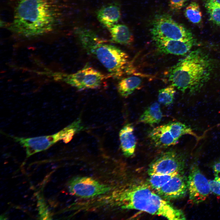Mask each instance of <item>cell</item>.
<instances>
[{
  "instance_id": "12",
  "label": "cell",
  "mask_w": 220,
  "mask_h": 220,
  "mask_svg": "<svg viewBox=\"0 0 220 220\" xmlns=\"http://www.w3.org/2000/svg\"><path fill=\"white\" fill-rule=\"evenodd\" d=\"M156 191L158 195L167 200L182 198L188 191L187 180L183 172L179 173Z\"/></svg>"
},
{
  "instance_id": "9",
  "label": "cell",
  "mask_w": 220,
  "mask_h": 220,
  "mask_svg": "<svg viewBox=\"0 0 220 220\" xmlns=\"http://www.w3.org/2000/svg\"><path fill=\"white\" fill-rule=\"evenodd\" d=\"M184 165L183 154L170 150L161 153L152 162L148 174L151 175L183 172Z\"/></svg>"
},
{
  "instance_id": "4",
  "label": "cell",
  "mask_w": 220,
  "mask_h": 220,
  "mask_svg": "<svg viewBox=\"0 0 220 220\" xmlns=\"http://www.w3.org/2000/svg\"><path fill=\"white\" fill-rule=\"evenodd\" d=\"M75 32L81 47L102 64L111 78L118 79L125 72L129 58L126 53L107 43L90 30L79 28Z\"/></svg>"
},
{
  "instance_id": "3",
  "label": "cell",
  "mask_w": 220,
  "mask_h": 220,
  "mask_svg": "<svg viewBox=\"0 0 220 220\" xmlns=\"http://www.w3.org/2000/svg\"><path fill=\"white\" fill-rule=\"evenodd\" d=\"M147 183L131 184L122 189L118 200L121 208L146 212L170 220H185L183 212L155 193Z\"/></svg>"
},
{
  "instance_id": "14",
  "label": "cell",
  "mask_w": 220,
  "mask_h": 220,
  "mask_svg": "<svg viewBox=\"0 0 220 220\" xmlns=\"http://www.w3.org/2000/svg\"><path fill=\"white\" fill-rule=\"evenodd\" d=\"M96 16L101 24L108 29L120 18V5L117 2H113L104 6L97 10Z\"/></svg>"
},
{
  "instance_id": "23",
  "label": "cell",
  "mask_w": 220,
  "mask_h": 220,
  "mask_svg": "<svg viewBox=\"0 0 220 220\" xmlns=\"http://www.w3.org/2000/svg\"><path fill=\"white\" fill-rule=\"evenodd\" d=\"M188 0H170L169 6L172 11H177L182 9Z\"/></svg>"
},
{
  "instance_id": "21",
  "label": "cell",
  "mask_w": 220,
  "mask_h": 220,
  "mask_svg": "<svg viewBox=\"0 0 220 220\" xmlns=\"http://www.w3.org/2000/svg\"><path fill=\"white\" fill-rule=\"evenodd\" d=\"M178 173L149 175L147 183L153 190L156 191L162 187Z\"/></svg>"
},
{
  "instance_id": "26",
  "label": "cell",
  "mask_w": 220,
  "mask_h": 220,
  "mask_svg": "<svg viewBox=\"0 0 220 220\" xmlns=\"http://www.w3.org/2000/svg\"><path fill=\"white\" fill-rule=\"evenodd\" d=\"M215 1L217 2L220 4V0H215Z\"/></svg>"
},
{
  "instance_id": "22",
  "label": "cell",
  "mask_w": 220,
  "mask_h": 220,
  "mask_svg": "<svg viewBox=\"0 0 220 220\" xmlns=\"http://www.w3.org/2000/svg\"><path fill=\"white\" fill-rule=\"evenodd\" d=\"M175 87L172 85L160 90L158 92V102L165 106L171 105L173 102L176 92Z\"/></svg>"
},
{
  "instance_id": "11",
  "label": "cell",
  "mask_w": 220,
  "mask_h": 220,
  "mask_svg": "<svg viewBox=\"0 0 220 220\" xmlns=\"http://www.w3.org/2000/svg\"><path fill=\"white\" fill-rule=\"evenodd\" d=\"M187 185L189 200L193 204H197L204 201L211 191L209 182L196 164L191 167Z\"/></svg>"
},
{
  "instance_id": "16",
  "label": "cell",
  "mask_w": 220,
  "mask_h": 220,
  "mask_svg": "<svg viewBox=\"0 0 220 220\" xmlns=\"http://www.w3.org/2000/svg\"><path fill=\"white\" fill-rule=\"evenodd\" d=\"M111 35V42L124 45L131 44L134 38L129 28L126 25L115 24L108 29Z\"/></svg>"
},
{
  "instance_id": "17",
  "label": "cell",
  "mask_w": 220,
  "mask_h": 220,
  "mask_svg": "<svg viewBox=\"0 0 220 220\" xmlns=\"http://www.w3.org/2000/svg\"><path fill=\"white\" fill-rule=\"evenodd\" d=\"M142 82L141 78L136 76L122 79L117 85L118 92L122 97L127 98L139 87Z\"/></svg>"
},
{
  "instance_id": "1",
  "label": "cell",
  "mask_w": 220,
  "mask_h": 220,
  "mask_svg": "<svg viewBox=\"0 0 220 220\" xmlns=\"http://www.w3.org/2000/svg\"><path fill=\"white\" fill-rule=\"evenodd\" d=\"M213 59L201 49L194 50L169 70V81L183 93L193 94L210 80L215 68Z\"/></svg>"
},
{
  "instance_id": "8",
  "label": "cell",
  "mask_w": 220,
  "mask_h": 220,
  "mask_svg": "<svg viewBox=\"0 0 220 220\" xmlns=\"http://www.w3.org/2000/svg\"><path fill=\"white\" fill-rule=\"evenodd\" d=\"M57 75L58 79L79 91L97 88L104 80L111 78L109 74H103L88 64L75 73L70 74L60 73Z\"/></svg>"
},
{
  "instance_id": "19",
  "label": "cell",
  "mask_w": 220,
  "mask_h": 220,
  "mask_svg": "<svg viewBox=\"0 0 220 220\" xmlns=\"http://www.w3.org/2000/svg\"><path fill=\"white\" fill-rule=\"evenodd\" d=\"M184 15L193 24H198L202 21V13L199 5L195 2H191L187 6L184 11Z\"/></svg>"
},
{
  "instance_id": "2",
  "label": "cell",
  "mask_w": 220,
  "mask_h": 220,
  "mask_svg": "<svg viewBox=\"0 0 220 220\" xmlns=\"http://www.w3.org/2000/svg\"><path fill=\"white\" fill-rule=\"evenodd\" d=\"M52 0H17L13 30L25 36L43 34L55 26L58 10Z\"/></svg>"
},
{
  "instance_id": "18",
  "label": "cell",
  "mask_w": 220,
  "mask_h": 220,
  "mask_svg": "<svg viewBox=\"0 0 220 220\" xmlns=\"http://www.w3.org/2000/svg\"><path fill=\"white\" fill-rule=\"evenodd\" d=\"M163 115L160 104L154 102L148 107L140 116L138 122L152 125L159 123Z\"/></svg>"
},
{
  "instance_id": "7",
  "label": "cell",
  "mask_w": 220,
  "mask_h": 220,
  "mask_svg": "<svg viewBox=\"0 0 220 220\" xmlns=\"http://www.w3.org/2000/svg\"><path fill=\"white\" fill-rule=\"evenodd\" d=\"M193 134L192 129L186 125L173 122L152 129L148 132V136L155 146L164 148L176 144L183 135Z\"/></svg>"
},
{
  "instance_id": "24",
  "label": "cell",
  "mask_w": 220,
  "mask_h": 220,
  "mask_svg": "<svg viewBox=\"0 0 220 220\" xmlns=\"http://www.w3.org/2000/svg\"><path fill=\"white\" fill-rule=\"evenodd\" d=\"M208 182L211 191L216 195H220V177H215L214 180Z\"/></svg>"
},
{
  "instance_id": "15",
  "label": "cell",
  "mask_w": 220,
  "mask_h": 220,
  "mask_svg": "<svg viewBox=\"0 0 220 220\" xmlns=\"http://www.w3.org/2000/svg\"><path fill=\"white\" fill-rule=\"evenodd\" d=\"M132 125L127 123L120 130L119 136L120 146L123 155L130 157L134 153L137 145V139L134 134Z\"/></svg>"
},
{
  "instance_id": "6",
  "label": "cell",
  "mask_w": 220,
  "mask_h": 220,
  "mask_svg": "<svg viewBox=\"0 0 220 220\" xmlns=\"http://www.w3.org/2000/svg\"><path fill=\"white\" fill-rule=\"evenodd\" d=\"M152 24L150 32L152 38L185 41L194 38L190 30L184 25L175 21L169 14L157 15Z\"/></svg>"
},
{
  "instance_id": "13",
  "label": "cell",
  "mask_w": 220,
  "mask_h": 220,
  "mask_svg": "<svg viewBox=\"0 0 220 220\" xmlns=\"http://www.w3.org/2000/svg\"><path fill=\"white\" fill-rule=\"evenodd\" d=\"M152 39L159 53L181 56L187 54L195 42L194 38L186 41L158 38Z\"/></svg>"
},
{
  "instance_id": "20",
  "label": "cell",
  "mask_w": 220,
  "mask_h": 220,
  "mask_svg": "<svg viewBox=\"0 0 220 220\" xmlns=\"http://www.w3.org/2000/svg\"><path fill=\"white\" fill-rule=\"evenodd\" d=\"M205 6L210 20L214 24L220 26V4L215 0H206Z\"/></svg>"
},
{
  "instance_id": "25",
  "label": "cell",
  "mask_w": 220,
  "mask_h": 220,
  "mask_svg": "<svg viewBox=\"0 0 220 220\" xmlns=\"http://www.w3.org/2000/svg\"><path fill=\"white\" fill-rule=\"evenodd\" d=\"M213 169L215 176L220 177V160L216 162L214 164Z\"/></svg>"
},
{
  "instance_id": "5",
  "label": "cell",
  "mask_w": 220,
  "mask_h": 220,
  "mask_svg": "<svg viewBox=\"0 0 220 220\" xmlns=\"http://www.w3.org/2000/svg\"><path fill=\"white\" fill-rule=\"evenodd\" d=\"M80 122L76 120L67 127L53 135L33 138L12 137L14 140L26 149L27 157L45 150L61 140L69 142L74 135L82 130Z\"/></svg>"
},
{
  "instance_id": "10",
  "label": "cell",
  "mask_w": 220,
  "mask_h": 220,
  "mask_svg": "<svg viewBox=\"0 0 220 220\" xmlns=\"http://www.w3.org/2000/svg\"><path fill=\"white\" fill-rule=\"evenodd\" d=\"M68 187L71 194L82 198H91L106 193L111 188L90 177H73L68 182Z\"/></svg>"
}]
</instances>
